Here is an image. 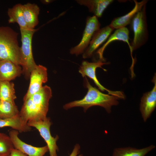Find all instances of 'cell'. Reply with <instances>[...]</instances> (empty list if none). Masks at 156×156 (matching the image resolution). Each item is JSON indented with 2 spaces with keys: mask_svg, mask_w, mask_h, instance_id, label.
Here are the masks:
<instances>
[{
  "mask_svg": "<svg viewBox=\"0 0 156 156\" xmlns=\"http://www.w3.org/2000/svg\"><path fill=\"white\" fill-rule=\"evenodd\" d=\"M109 63L105 62L99 60L98 61L92 62H90L87 61H83L79 68V72L82 76L84 77L87 76L94 81L99 89L101 91H106L108 94L118 97L119 99H125V96L122 92L110 90L103 86L99 82L96 75V70L97 68H100L104 71L106 70L103 68L102 66L104 64H109Z\"/></svg>",
  "mask_w": 156,
  "mask_h": 156,
  "instance_id": "7",
  "label": "cell"
},
{
  "mask_svg": "<svg viewBox=\"0 0 156 156\" xmlns=\"http://www.w3.org/2000/svg\"><path fill=\"white\" fill-rule=\"evenodd\" d=\"M19 132L12 129L9 133V136L14 148L21 151L28 156H43L49 151L47 145L37 147L28 144L21 140L18 137Z\"/></svg>",
  "mask_w": 156,
  "mask_h": 156,
  "instance_id": "9",
  "label": "cell"
},
{
  "mask_svg": "<svg viewBox=\"0 0 156 156\" xmlns=\"http://www.w3.org/2000/svg\"><path fill=\"white\" fill-rule=\"evenodd\" d=\"M11 156H27V155L15 148L12 149L10 153Z\"/></svg>",
  "mask_w": 156,
  "mask_h": 156,
  "instance_id": "25",
  "label": "cell"
},
{
  "mask_svg": "<svg viewBox=\"0 0 156 156\" xmlns=\"http://www.w3.org/2000/svg\"><path fill=\"white\" fill-rule=\"evenodd\" d=\"M114 30L108 25L100 29L93 35L89 44L83 54V58L91 57L99 47L107 39Z\"/></svg>",
  "mask_w": 156,
  "mask_h": 156,
  "instance_id": "12",
  "label": "cell"
},
{
  "mask_svg": "<svg viewBox=\"0 0 156 156\" xmlns=\"http://www.w3.org/2000/svg\"><path fill=\"white\" fill-rule=\"evenodd\" d=\"M18 34L8 26H0V61L8 60L20 65Z\"/></svg>",
  "mask_w": 156,
  "mask_h": 156,
  "instance_id": "3",
  "label": "cell"
},
{
  "mask_svg": "<svg viewBox=\"0 0 156 156\" xmlns=\"http://www.w3.org/2000/svg\"><path fill=\"white\" fill-rule=\"evenodd\" d=\"M81 5L87 7L89 12L97 18L101 17L107 7L113 1L112 0H76Z\"/></svg>",
  "mask_w": 156,
  "mask_h": 156,
  "instance_id": "16",
  "label": "cell"
},
{
  "mask_svg": "<svg viewBox=\"0 0 156 156\" xmlns=\"http://www.w3.org/2000/svg\"><path fill=\"white\" fill-rule=\"evenodd\" d=\"M6 127H11L20 132H27L31 130V127L24 121L19 114L14 117L7 118H0V128Z\"/></svg>",
  "mask_w": 156,
  "mask_h": 156,
  "instance_id": "18",
  "label": "cell"
},
{
  "mask_svg": "<svg viewBox=\"0 0 156 156\" xmlns=\"http://www.w3.org/2000/svg\"><path fill=\"white\" fill-rule=\"evenodd\" d=\"M28 90L23 99H25L40 90L43 83L48 80L47 69L40 65H37L30 73Z\"/></svg>",
  "mask_w": 156,
  "mask_h": 156,
  "instance_id": "10",
  "label": "cell"
},
{
  "mask_svg": "<svg viewBox=\"0 0 156 156\" xmlns=\"http://www.w3.org/2000/svg\"><path fill=\"white\" fill-rule=\"evenodd\" d=\"M21 45L20 50V65L22 74L26 79L29 78L31 71L37 66L32 51V41L34 33L37 29L20 28Z\"/></svg>",
  "mask_w": 156,
  "mask_h": 156,
  "instance_id": "4",
  "label": "cell"
},
{
  "mask_svg": "<svg viewBox=\"0 0 156 156\" xmlns=\"http://www.w3.org/2000/svg\"><path fill=\"white\" fill-rule=\"evenodd\" d=\"M80 146L78 144H77L75 145L74 149L69 156H83L81 154L77 155L80 152Z\"/></svg>",
  "mask_w": 156,
  "mask_h": 156,
  "instance_id": "24",
  "label": "cell"
},
{
  "mask_svg": "<svg viewBox=\"0 0 156 156\" xmlns=\"http://www.w3.org/2000/svg\"><path fill=\"white\" fill-rule=\"evenodd\" d=\"M155 148L153 145L141 149L128 147L115 148L112 156H144Z\"/></svg>",
  "mask_w": 156,
  "mask_h": 156,
  "instance_id": "19",
  "label": "cell"
},
{
  "mask_svg": "<svg viewBox=\"0 0 156 156\" xmlns=\"http://www.w3.org/2000/svg\"><path fill=\"white\" fill-rule=\"evenodd\" d=\"M156 74L152 80L154 85L150 91L143 94L141 99L140 109L143 121L145 122L150 117L156 106Z\"/></svg>",
  "mask_w": 156,
  "mask_h": 156,
  "instance_id": "11",
  "label": "cell"
},
{
  "mask_svg": "<svg viewBox=\"0 0 156 156\" xmlns=\"http://www.w3.org/2000/svg\"><path fill=\"white\" fill-rule=\"evenodd\" d=\"M84 79L85 87L88 89L86 95L82 99L71 102L63 106L64 109L68 110L75 107L83 108L84 112L90 107L94 106L103 107L107 112L110 113L112 107L118 105L119 102L118 97L103 93L96 88L92 86L86 77Z\"/></svg>",
  "mask_w": 156,
  "mask_h": 156,
  "instance_id": "2",
  "label": "cell"
},
{
  "mask_svg": "<svg viewBox=\"0 0 156 156\" xmlns=\"http://www.w3.org/2000/svg\"><path fill=\"white\" fill-rule=\"evenodd\" d=\"M52 96L49 86H43L38 91L23 99V103L19 114L27 123L34 120L43 119L47 117L49 102Z\"/></svg>",
  "mask_w": 156,
  "mask_h": 156,
  "instance_id": "1",
  "label": "cell"
},
{
  "mask_svg": "<svg viewBox=\"0 0 156 156\" xmlns=\"http://www.w3.org/2000/svg\"><path fill=\"white\" fill-rule=\"evenodd\" d=\"M19 113L15 102L0 100V118H12L18 116Z\"/></svg>",
  "mask_w": 156,
  "mask_h": 156,
  "instance_id": "22",
  "label": "cell"
},
{
  "mask_svg": "<svg viewBox=\"0 0 156 156\" xmlns=\"http://www.w3.org/2000/svg\"><path fill=\"white\" fill-rule=\"evenodd\" d=\"M14 147L9 135L0 132V156H7L10 154Z\"/></svg>",
  "mask_w": 156,
  "mask_h": 156,
  "instance_id": "23",
  "label": "cell"
},
{
  "mask_svg": "<svg viewBox=\"0 0 156 156\" xmlns=\"http://www.w3.org/2000/svg\"><path fill=\"white\" fill-rule=\"evenodd\" d=\"M129 31L126 27L116 29L114 33L108 38L106 42L102 47L97 51V53L99 57V60L105 62V59L103 56V52L107 46L111 42L116 40L122 41L127 44L130 49V43L129 40Z\"/></svg>",
  "mask_w": 156,
  "mask_h": 156,
  "instance_id": "17",
  "label": "cell"
},
{
  "mask_svg": "<svg viewBox=\"0 0 156 156\" xmlns=\"http://www.w3.org/2000/svg\"><path fill=\"white\" fill-rule=\"evenodd\" d=\"M146 5L135 16L130 24L133 32V38L130 43L131 53L144 45L148 39L147 23Z\"/></svg>",
  "mask_w": 156,
  "mask_h": 156,
  "instance_id": "5",
  "label": "cell"
},
{
  "mask_svg": "<svg viewBox=\"0 0 156 156\" xmlns=\"http://www.w3.org/2000/svg\"><path fill=\"white\" fill-rule=\"evenodd\" d=\"M22 5L21 4L18 3L12 8L8 9L7 11L9 17L8 22L10 23H17L20 28H28L24 18Z\"/></svg>",
  "mask_w": 156,
  "mask_h": 156,
  "instance_id": "20",
  "label": "cell"
},
{
  "mask_svg": "<svg viewBox=\"0 0 156 156\" xmlns=\"http://www.w3.org/2000/svg\"><path fill=\"white\" fill-rule=\"evenodd\" d=\"M135 5L133 8L126 14L120 17L114 18L109 25L113 29L125 27L128 24H130L133 18L136 14L140 11L143 6L146 5L148 1L144 0L140 2L136 0L133 1Z\"/></svg>",
  "mask_w": 156,
  "mask_h": 156,
  "instance_id": "13",
  "label": "cell"
},
{
  "mask_svg": "<svg viewBox=\"0 0 156 156\" xmlns=\"http://www.w3.org/2000/svg\"><path fill=\"white\" fill-rule=\"evenodd\" d=\"M10 156V155H8V156Z\"/></svg>",
  "mask_w": 156,
  "mask_h": 156,
  "instance_id": "26",
  "label": "cell"
},
{
  "mask_svg": "<svg viewBox=\"0 0 156 156\" xmlns=\"http://www.w3.org/2000/svg\"><path fill=\"white\" fill-rule=\"evenodd\" d=\"M28 125L36 129L40 135L44 140L47 144L50 156H57L56 151L58 148L56 142L59 137L56 135L54 137L51 135L50 127L52 125L49 118L46 117L43 119L34 120H30L27 122Z\"/></svg>",
  "mask_w": 156,
  "mask_h": 156,
  "instance_id": "6",
  "label": "cell"
},
{
  "mask_svg": "<svg viewBox=\"0 0 156 156\" xmlns=\"http://www.w3.org/2000/svg\"><path fill=\"white\" fill-rule=\"evenodd\" d=\"M24 18L28 28L34 29L38 23L40 9L36 4L27 3L22 5Z\"/></svg>",
  "mask_w": 156,
  "mask_h": 156,
  "instance_id": "15",
  "label": "cell"
},
{
  "mask_svg": "<svg viewBox=\"0 0 156 156\" xmlns=\"http://www.w3.org/2000/svg\"><path fill=\"white\" fill-rule=\"evenodd\" d=\"M100 26L96 16H88L81 41L78 44L70 49V53L76 56L83 53L88 47L94 34L100 29Z\"/></svg>",
  "mask_w": 156,
  "mask_h": 156,
  "instance_id": "8",
  "label": "cell"
},
{
  "mask_svg": "<svg viewBox=\"0 0 156 156\" xmlns=\"http://www.w3.org/2000/svg\"><path fill=\"white\" fill-rule=\"evenodd\" d=\"M22 74V68L19 65L11 61H0V80L10 81Z\"/></svg>",
  "mask_w": 156,
  "mask_h": 156,
  "instance_id": "14",
  "label": "cell"
},
{
  "mask_svg": "<svg viewBox=\"0 0 156 156\" xmlns=\"http://www.w3.org/2000/svg\"><path fill=\"white\" fill-rule=\"evenodd\" d=\"M16 98L14 83L10 81L0 80V100L14 102Z\"/></svg>",
  "mask_w": 156,
  "mask_h": 156,
  "instance_id": "21",
  "label": "cell"
}]
</instances>
